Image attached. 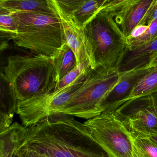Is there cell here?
<instances>
[{
	"label": "cell",
	"mask_w": 157,
	"mask_h": 157,
	"mask_svg": "<svg viewBox=\"0 0 157 157\" xmlns=\"http://www.w3.org/2000/svg\"><path fill=\"white\" fill-rule=\"evenodd\" d=\"M114 111L135 135L146 137L157 133L155 93L125 103Z\"/></svg>",
	"instance_id": "obj_8"
},
{
	"label": "cell",
	"mask_w": 157,
	"mask_h": 157,
	"mask_svg": "<svg viewBox=\"0 0 157 157\" xmlns=\"http://www.w3.org/2000/svg\"><path fill=\"white\" fill-rule=\"evenodd\" d=\"M122 75L117 68H91L81 87L59 113L87 120L101 114L105 97Z\"/></svg>",
	"instance_id": "obj_4"
},
{
	"label": "cell",
	"mask_w": 157,
	"mask_h": 157,
	"mask_svg": "<svg viewBox=\"0 0 157 157\" xmlns=\"http://www.w3.org/2000/svg\"><path fill=\"white\" fill-rule=\"evenodd\" d=\"M136 142L144 157H157V144L146 137L135 135Z\"/></svg>",
	"instance_id": "obj_22"
},
{
	"label": "cell",
	"mask_w": 157,
	"mask_h": 157,
	"mask_svg": "<svg viewBox=\"0 0 157 157\" xmlns=\"http://www.w3.org/2000/svg\"><path fill=\"white\" fill-rule=\"evenodd\" d=\"M4 74L13 85L18 101L52 92L58 82L52 60L43 56H10Z\"/></svg>",
	"instance_id": "obj_3"
},
{
	"label": "cell",
	"mask_w": 157,
	"mask_h": 157,
	"mask_svg": "<svg viewBox=\"0 0 157 157\" xmlns=\"http://www.w3.org/2000/svg\"><path fill=\"white\" fill-rule=\"evenodd\" d=\"M106 1L56 0L58 5L70 15L76 25L82 29L98 13L104 10Z\"/></svg>",
	"instance_id": "obj_13"
},
{
	"label": "cell",
	"mask_w": 157,
	"mask_h": 157,
	"mask_svg": "<svg viewBox=\"0 0 157 157\" xmlns=\"http://www.w3.org/2000/svg\"><path fill=\"white\" fill-rule=\"evenodd\" d=\"M51 60L58 82L78 66L75 54L67 42L64 44L58 56Z\"/></svg>",
	"instance_id": "obj_18"
},
{
	"label": "cell",
	"mask_w": 157,
	"mask_h": 157,
	"mask_svg": "<svg viewBox=\"0 0 157 157\" xmlns=\"http://www.w3.org/2000/svg\"><path fill=\"white\" fill-rule=\"evenodd\" d=\"M153 67L123 73L118 83L104 101L102 105L103 112L114 111L118 104L130 94L136 84L149 73Z\"/></svg>",
	"instance_id": "obj_12"
},
{
	"label": "cell",
	"mask_w": 157,
	"mask_h": 157,
	"mask_svg": "<svg viewBox=\"0 0 157 157\" xmlns=\"http://www.w3.org/2000/svg\"><path fill=\"white\" fill-rule=\"evenodd\" d=\"M13 157H20V156H19V155L16 153V154H15V155L13 156Z\"/></svg>",
	"instance_id": "obj_25"
},
{
	"label": "cell",
	"mask_w": 157,
	"mask_h": 157,
	"mask_svg": "<svg viewBox=\"0 0 157 157\" xmlns=\"http://www.w3.org/2000/svg\"><path fill=\"white\" fill-rule=\"evenodd\" d=\"M108 157H144L134 134L115 111H105L83 123Z\"/></svg>",
	"instance_id": "obj_6"
},
{
	"label": "cell",
	"mask_w": 157,
	"mask_h": 157,
	"mask_svg": "<svg viewBox=\"0 0 157 157\" xmlns=\"http://www.w3.org/2000/svg\"><path fill=\"white\" fill-rule=\"evenodd\" d=\"M155 93H157V66L153 67L151 71L136 84L130 94L115 110L125 103Z\"/></svg>",
	"instance_id": "obj_17"
},
{
	"label": "cell",
	"mask_w": 157,
	"mask_h": 157,
	"mask_svg": "<svg viewBox=\"0 0 157 157\" xmlns=\"http://www.w3.org/2000/svg\"><path fill=\"white\" fill-rule=\"evenodd\" d=\"M146 137L148 138L157 144V133L149 135L147 136H146Z\"/></svg>",
	"instance_id": "obj_24"
},
{
	"label": "cell",
	"mask_w": 157,
	"mask_h": 157,
	"mask_svg": "<svg viewBox=\"0 0 157 157\" xmlns=\"http://www.w3.org/2000/svg\"><path fill=\"white\" fill-rule=\"evenodd\" d=\"M28 128L15 122L0 132V157H13L16 154Z\"/></svg>",
	"instance_id": "obj_15"
},
{
	"label": "cell",
	"mask_w": 157,
	"mask_h": 157,
	"mask_svg": "<svg viewBox=\"0 0 157 157\" xmlns=\"http://www.w3.org/2000/svg\"><path fill=\"white\" fill-rule=\"evenodd\" d=\"M153 0H106L104 10L113 17L125 38L132 35Z\"/></svg>",
	"instance_id": "obj_9"
},
{
	"label": "cell",
	"mask_w": 157,
	"mask_h": 157,
	"mask_svg": "<svg viewBox=\"0 0 157 157\" xmlns=\"http://www.w3.org/2000/svg\"><path fill=\"white\" fill-rule=\"evenodd\" d=\"M84 79L85 77L82 75L61 90L18 101L16 113L20 117L22 124L29 128L51 115L60 113L81 87Z\"/></svg>",
	"instance_id": "obj_7"
},
{
	"label": "cell",
	"mask_w": 157,
	"mask_h": 157,
	"mask_svg": "<svg viewBox=\"0 0 157 157\" xmlns=\"http://www.w3.org/2000/svg\"><path fill=\"white\" fill-rule=\"evenodd\" d=\"M17 26L13 41L17 46L36 56L52 59L56 57L66 43L63 27L56 13H12Z\"/></svg>",
	"instance_id": "obj_2"
},
{
	"label": "cell",
	"mask_w": 157,
	"mask_h": 157,
	"mask_svg": "<svg viewBox=\"0 0 157 157\" xmlns=\"http://www.w3.org/2000/svg\"><path fill=\"white\" fill-rule=\"evenodd\" d=\"M0 8L11 13L43 12L55 13L48 0H0Z\"/></svg>",
	"instance_id": "obj_16"
},
{
	"label": "cell",
	"mask_w": 157,
	"mask_h": 157,
	"mask_svg": "<svg viewBox=\"0 0 157 157\" xmlns=\"http://www.w3.org/2000/svg\"><path fill=\"white\" fill-rule=\"evenodd\" d=\"M48 2L60 20L66 42L75 54L78 65L88 62L91 68H95L91 48L83 29L76 25L71 16L58 5L56 0H48Z\"/></svg>",
	"instance_id": "obj_10"
},
{
	"label": "cell",
	"mask_w": 157,
	"mask_h": 157,
	"mask_svg": "<svg viewBox=\"0 0 157 157\" xmlns=\"http://www.w3.org/2000/svg\"><path fill=\"white\" fill-rule=\"evenodd\" d=\"M83 30L91 48L95 68H117L126 48V38L113 16L103 10Z\"/></svg>",
	"instance_id": "obj_5"
},
{
	"label": "cell",
	"mask_w": 157,
	"mask_h": 157,
	"mask_svg": "<svg viewBox=\"0 0 157 157\" xmlns=\"http://www.w3.org/2000/svg\"><path fill=\"white\" fill-rule=\"evenodd\" d=\"M157 40V20L152 21L140 35L126 38L127 48L133 49Z\"/></svg>",
	"instance_id": "obj_19"
},
{
	"label": "cell",
	"mask_w": 157,
	"mask_h": 157,
	"mask_svg": "<svg viewBox=\"0 0 157 157\" xmlns=\"http://www.w3.org/2000/svg\"><path fill=\"white\" fill-rule=\"evenodd\" d=\"M157 20V0H153L140 23V26H148Z\"/></svg>",
	"instance_id": "obj_23"
},
{
	"label": "cell",
	"mask_w": 157,
	"mask_h": 157,
	"mask_svg": "<svg viewBox=\"0 0 157 157\" xmlns=\"http://www.w3.org/2000/svg\"><path fill=\"white\" fill-rule=\"evenodd\" d=\"M157 66V40L133 49L126 48L117 69L120 73Z\"/></svg>",
	"instance_id": "obj_11"
},
{
	"label": "cell",
	"mask_w": 157,
	"mask_h": 157,
	"mask_svg": "<svg viewBox=\"0 0 157 157\" xmlns=\"http://www.w3.org/2000/svg\"><path fill=\"white\" fill-rule=\"evenodd\" d=\"M0 30L1 38L8 41L13 40L17 34V23L13 14L2 8H0Z\"/></svg>",
	"instance_id": "obj_20"
},
{
	"label": "cell",
	"mask_w": 157,
	"mask_h": 157,
	"mask_svg": "<svg viewBox=\"0 0 157 157\" xmlns=\"http://www.w3.org/2000/svg\"><path fill=\"white\" fill-rule=\"evenodd\" d=\"M90 64L84 62L78 65L58 82L54 91H59L75 82L82 75L86 74L91 68Z\"/></svg>",
	"instance_id": "obj_21"
},
{
	"label": "cell",
	"mask_w": 157,
	"mask_h": 157,
	"mask_svg": "<svg viewBox=\"0 0 157 157\" xmlns=\"http://www.w3.org/2000/svg\"><path fill=\"white\" fill-rule=\"evenodd\" d=\"M21 149L52 157H108L83 123L63 113L51 115L28 128Z\"/></svg>",
	"instance_id": "obj_1"
},
{
	"label": "cell",
	"mask_w": 157,
	"mask_h": 157,
	"mask_svg": "<svg viewBox=\"0 0 157 157\" xmlns=\"http://www.w3.org/2000/svg\"><path fill=\"white\" fill-rule=\"evenodd\" d=\"M0 99V132L13 124L14 114L17 112L18 100L15 89L9 78L1 73Z\"/></svg>",
	"instance_id": "obj_14"
}]
</instances>
